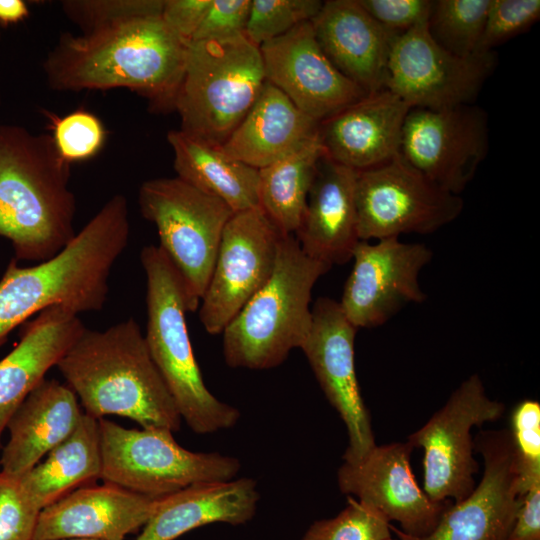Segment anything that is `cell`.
<instances>
[{"instance_id": "cell-10", "label": "cell", "mask_w": 540, "mask_h": 540, "mask_svg": "<svg viewBox=\"0 0 540 540\" xmlns=\"http://www.w3.org/2000/svg\"><path fill=\"white\" fill-rule=\"evenodd\" d=\"M505 405L491 399L478 374L470 375L446 403L406 440L423 449V490L435 502H458L475 488L478 462L471 430L498 420Z\"/></svg>"}, {"instance_id": "cell-19", "label": "cell", "mask_w": 540, "mask_h": 540, "mask_svg": "<svg viewBox=\"0 0 540 540\" xmlns=\"http://www.w3.org/2000/svg\"><path fill=\"white\" fill-rule=\"evenodd\" d=\"M266 81L319 123L368 93L344 76L304 22L260 47Z\"/></svg>"}, {"instance_id": "cell-37", "label": "cell", "mask_w": 540, "mask_h": 540, "mask_svg": "<svg viewBox=\"0 0 540 540\" xmlns=\"http://www.w3.org/2000/svg\"><path fill=\"white\" fill-rule=\"evenodd\" d=\"M539 18V0H490L477 52L493 51L528 31Z\"/></svg>"}, {"instance_id": "cell-11", "label": "cell", "mask_w": 540, "mask_h": 540, "mask_svg": "<svg viewBox=\"0 0 540 540\" xmlns=\"http://www.w3.org/2000/svg\"><path fill=\"white\" fill-rule=\"evenodd\" d=\"M360 241L433 233L454 221L464 208L460 195L438 186L400 154L360 171L356 180Z\"/></svg>"}, {"instance_id": "cell-14", "label": "cell", "mask_w": 540, "mask_h": 540, "mask_svg": "<svg viewBox=\"0 0 540 540\" xmlns=\"http://www.w3.org/2000/svg\"><path fill=\"white\" fill-rule=\"evenodd\" d=\"M489 150L486 112L474 105L444 109L411 108L400 155L443 189L460 195Z\"/></svg>"}, {"instance_id": "cell-25", "label": "cell", "mask_w": 540, "mask_h": 540, "mask_svg": "<svg viewBox=\"0 0 540 540\" xmlns=\"http://www.w3.org/2000/svg\"><path fill=\"white\" fill-rule=\"evenodd\" d=\"M76 394L57 379H43L7 423L9 439L0 456L1 471L23 475L76 428L82 415Z\"/></svg>"}, {"instance_id": "cell-13", "label": "cell", "mask_w": 540, "mask_h": 540, "mask_svg": "<svg viewBox=\"0 0 540 540\" xmlns=\"http://www.w3.org/2000/svg\"><path fill=\"white\" fill-rule=\"evenodd\" d=\"M283 237L260 207L233 213L199 305L200 321L209 334L222 333L267 283Z\"/></svg>"}, {"instance_id": "cell-1", "label": "cell", "mask_w": 540, "mask_h": 540, "mask_svg": "<svg viewBox=\"0 0 540 540\" xmlns=\"http://www.w3.org/2000/svg\"><path fill=\"white\" fill-rule=\"evenodd\" d=\"M161 16L130 20L90 33L61 34L43 70L58 92L126 88L150 110H174L187 47Z\"/></svg>"}, {"instance_id": "cell-23", "label": "cell", "mask_w": 540, "mask_h": 540, "mask_svg": "<svg viewBox=\"0 0 540 540\" xmlns=\"http://www.w3.org/2000/svg\"><path fill=\"white\" fill-rule=\"evenodd\" d=\"M357 173L324 155L318 164L302 222L294 234L309 257L329 267L350 261L360 242Z\"/></svg>"}, {"instance_id": "cell-47", "label": "cell", "mask_w": 540, "mask_h": 540, "mask_svg": "<svg viewBox=\"0 0 540 540\" xmlns=\"http://www.w3.org/2000/svg\"><path fill=\"white\" fill-rule=\"evenodd\" d=\"M0 37H1V32H0Z\"/></svg>"}, {"instance_id": "cell-15", "label": "cell", "mask_w": 540, "mask_h": 540, "mask_svg": "<svg viewBox=\"0 0 540 540\" xmlns=\"http://www.w3.org/2000/svg\"><path fill=\"white\" fill-rule=\"evenodd\" d=\"M483 458L480 483L462 500L450 504L436 527L416 537L390 524L399 540H507L522 492L517 457L509 429L484 430L474 440Z\"/></svg>"}, {"instance_id": "cell-34", "label": "cell", "mask_w": 540, "mask_h": 540, "mask_svg": "<svg viewBox=\"0 0 540 540\" xmlns=\"http://www.w3.org/2000/svg\"><path fill=\"white\" fill-rule=\"evenodd\" d=\"M164 0H66L61 2L65 16L81 33L139 18L161 16Z\"/></svg>"}, {"instance_id": "cell-36", "label": "cell", "mask_w": 540, "mask_h": 540, "mask_svg": "<svg viewBox=\"0 0 540 540\" xmlns=\"http://www.w3.org/2000/svg\"><path fill=\"white\" fill-rule=\"evenodd\" d=\"M522 495L540 483V403L534 399L519 402L511 415V429Z\"/></svg>"}, {"instance_id": "cell-2", "label": "cell", "mask_w": 540, "mask_h": 540, "mask_svg": "<svg viewBox=\"0 0 540 540\" xmlns=\"http://www.w3.org/2000/svg\"><path fill=\"white\" fill-rule=\"evenodd\" d=\"M129 233L127 199L115 194L53 258L29 267L11 260L0 280V346L17 326L49 307L100 311Z\"/></svg>"}, {"instance_id": "cell-24", "label": "cell", "mask_w": 540, "mask_h": 540, "mask_svg": "<svg viewBox=\"0 0 540 540\" xmlns=\"http://www.w3.org/2000/svg\"><path fill=\"white\" fill-rule=\"evenodd\" d=\"M85 329L78 314L60 306L25 323L16 347L0 360V450L13 413Z\"/></svg>"}, {"instance_id": "cell-40", "label": "cell", "mask_w": 540, "mask_h": 540, "mask_svg": "<svg viewBox=\"0 0 540 540\" xmlns=\"http://www.w3.org/2000/svg\"><path fill=\"white\" fill-rule=\"evenodd\" d=\"M252 0H211L193 40L227 39L245 33Z\"/></svg>"}, {"instance_id": "cell-45", "label": "cell", "mask_w": 540, "mask_h": 540, "mask_svg": "<svg viewBox=\"0 0 540 540\" xmlns=\"http://www.w3.org/2000/svg\"><path fill=\"white\" fill-rule=\"evenodd\" d=\"M385 540H399V539H394V538L391 536V537H389V538H387V539H385Z\"/></svg>"}, {"instance_id": "cell-17", "label": "cell", "mask_w": 540, "mask_h": 540, "mask_svg": "<svg viewBox=\"0 0 540 540\" xmlns=\"http://www.w3.org/2000/svg\"><path fill=\"white\" fill-rule=\"evenodd\" d=\"M432 255L425 244L402 242L398 237L374 244L360 241L339 301L346 318L357 329L377 327L405 305L424 302L419 275Z\"/></svg>"}, {"instance_id": "cell-32", "label": "cell", "mask_w": 540, "mask_h": 540, "mask_svg": "<svg viewBox=\"0 0 540 540\" xmlns=\"http://www.w3.org/2000/svg\"><path fill=\"white\" fill-rule=\"evenodd\" d=\"M390 522L374 507L353 497L335 517L316 520L301 540H385Z\"/></svg>"}, {"instance_id": "cell-21", "label": "cell", "mask_w": 540, "mask_h": 540, "mask_svg": "<svg viewBox=\"0 0 540 540\" xmlns=\"http://www.w3.org/2000/svg\"><path fill=\"white\" fill-rule=\"evenodd\" d=\"M158 500L109 483L81 487L41 510L33 540H124L143 528Z\"/></svg>"}, {"instance_id": "cell-20", "label": "cell", "mask_w": 540, "mask_h": 540, "mask_svg": "<svg viewBox=\"0 0 540 540\" xmlns=\"http://www.w3.org/2000/svg\"><path fill=\"white\" fill-rule=\"evenodd\" d=\"M411 107L384 88L319 123L325 156L357 172L400 154L402 130Z\"/></svg>"}, {"instance_id": "cell-12", "label": "cell", "mask_w": 540, "mask_h": 540, "mask_svg": "<svg viewBox=\"0 0 540 540\" xmlns=\"http://www.w3.org/2000/svg\"><path fill=\"white\" fill-rule=\"evenodd\" d=\"M496 63L494 51L467 57L448 52L431 38L425 22L395 38L385 88L411 108L437 110L474 104Z\"/></svg>"}, {"instance_id": "cell-35", "label": "cell", "mask_w": 540, "mask_h": 540, "mask_svg": "<svg viewBox=\"0 0 540 540\" xmlns=\"http://www.w3.org/2000/svg\"><path fill=\"white\" fill-rule=\"evenodd\" d=\"M49 118L55 146L67 162L90 159L102 149L106 130L95 114L79 109L63 117Z\"/></svg>"}, {"instance_id": "cell-18", "label": "cell", "mask_w": 540, "mask_h": 540, "mask_svg": "<svg viewBox=\"0 0 540 540\" xmlns=\"http://www.w3.org/2000/svg\"><path fill=\"white\" fill-rule=\"evenodd\" d=\"M407 442L375 445L357 463L343 462L337 471L340 491L377 509L408 535H428L452 502H435L418 485Z\"/></svg>"}, {"instance_id": "cell-22", "label": "cell", "mask_w": 540, "mask_h": 540, "mask_svg": "<svg viewBox=\"0 0 540 540\" xmlns=\"http://www.w3.org/2000/svg\"><path fill=\"white\" fill-rule=\"evenodd\" d=\"M311 22L319 46L344 76L368 94L385 88L398 35L384 29L358 0L325 1Z\"/></svg>"}, {"instance_id": "cell-41", "label": "cell", "mask_w": 540, "mask_h": 540, "mask_svg": "<svg viewBox=\"0 0 540 540\" xmlns=\"http://www.w3.org/2000/svg\"><path fill=\"white\" fill-rule=\"evenodd\" d=\"M211 0H164L161 19L181 40L190 43Z\"/></svg>"}, {"instance_id": "cell-29", "label": "cell", "mask_w": 540, "mask_h": 540, "mask_svg": "<svg viewBox=\"0 0 540 540\" xmlns=\"http://www.w3.org/2000/svg\"><path fill=\"white\" fill-rule=\"evenodd\" d=\"M98 420L83 413L74 431L42 463L21 475L24 488L42 510L101 477Z\"/></svg>"}, {"instance_id": "cell-7", "label": "cell", "mask_w": 540, "mask_h": 540, "mask_svg": "<svg viewBox=\"0 0 540 540\" xmlns=\"http://www.w3.org/2000/svg\"><path fill=\"white\" fill-rule=\"evenodd\" d=\"M266 81L260 48L245 34L191 41L174 111L180 130L221 147Z\"/></svg>"}, {"instance_id": "cell-33", "label": "cell", "mask_w": 540, "mask_h": 540, "mask_svg": "<svg viewBox=\"0 0 540 540\" xmlns=\"http://www.w3.org/2000/svg\"><path fill=\"white\" fill-rule=\"evenodd\" d=\"M323 2L319 0H252L245 36L256 46L312 21Z\"/></svg>"}, {"instance_id": "cell-5", "label": "cell", "mask_w": 540, "mask_h": 540, "mask_svg": "<svg viewBox=\"0 0 540 540\" xmlns=\"http://www.w3.org/2000/svg\"><path fill=\"white\" fill-rule=\"evenodd\" d=\"M330 268L309 257L294 235L284 236L269 280L222 332L228 366L270 369L301 349L312 325L313 287Z\"/></svg>"}, {"instance_id": "cell-9", "label": "cell", "mask_w": 540, "mask_h": 540, "mask_svg": "<svg viewBox=\"0 0 540 540\" xmlns=\"http://www.w3.org/2000/svg\"><path fill=\"white\" fill-rule=\"evenodd\" d=\"M101 477L148 497L160 498L194 484L236 478L240 461L218 452H193L164 428L129 429L98 419Z\"/></svg>"}, {"instance_id": "cell-42", "label": "cell", "mask_w": 540, "mask_h": 540, "mask_svg": "<svg viewBox=\"0 0 540 540\" xmlns=\"http://www.w3.org/2000/svg\"><path fill=\"white\" fill-rule=\"evenodd\" d=\"M507 540H540V483L521 497Z\"/></svg>"}, {"instance_id": "cell-27", "label": "cell", "mask_w": 540, "mask_h": 540, "mask_svg": "<svg viewBox=\"0 0 540 540\" xmlns=\"http://www.w3.org/2000/svg\"><path fill=\"white\" fill-rule=\"evenodd\" d=\"M318 129V121L265 81L256 101L220 149L259 170L299 149L318 134Z\"/></svg>"}, {"instance_id": "cell-46", "label": "cell", "mask_w": 540, "mask_h": 540, "mask_svg": "<svg viewBox=\"0 0 540 540\" xmlns=\"http://www.w3.org/2000/svg\"><path fill=\"white\" fill-rule=\"evenodd\" d=\"M0 102H1V96H0Z\"/></svg>"}, {"instance_id": "cell-16", "label": "cell", "mask_w": 540, "mask_h": 540, "mask_svg": "<svg viewBox=\"0 0 540 540\" xmlns=\"http://www.w3.org/2000/svg\"><path fill=\"white\" fill-rule=\"evenodd\" d=\"M356 332L339 302L321 297L312 307L311 329L301 347L327 400L346 426L348 446L342 458L350 464L362 460L376 445L356 375Z\"/></svg>"}, {"instance_id": "cell-8", "label": "cell", "mask_w": 540, "mask_h": 540, "mask_svg": "<svg viewBox=\"0 0 540 540\" xmlns=\"http://www.w3.org/2000/svg\"><path fill=\"white\" fill-rule=\"evenodd\" d=\"M142 216L158 232L159 248L181 281L188 312L198 309L222 233L233 211L220 199L180 178H155L138 191Z\"/></svg>"}, {"instance_id": "cell-3", "label": "cell", "mask_w": 540, "mask_h": 540, "mask_svg": "<svg viewBox=\"0 0 540 540\" xmlns=\"http://www.w3.org/2000/svg\"><path fill=\"white\" fill-rule=\"evenodd\" d=\"M70 176L51 134L0 125V236L16 260L47 261L75 237Z\"/></svg>"}, {"instance_id": "cell-43", "label": "cell", "mask_w": 540, "mask_h": 540, "mask_svg": "<svg viewBox=\"0 0 540 540\" xmlns=\"http://www.w3.org/2000/svg\"><path fill=\"white\" fill-rule=\"evenodd\" d=\"M29 15L28 5L23 0H0V24L17 23Z\"/></svg>"}, {"instance_id": "cell-31", "label": "cell", "mask_w": 540, "mask_h": 540, "mask_svg": "<svg viewBox=\"0 0 540 540\" xmlns=\"http://www.w3.org/2000/svg\"><path fill=\"white\" fill-rule=\"evenodd\" d=\"M490 0H436L427 21L431 38L443 49L467 57L477 53Z\"/></svg>"}, {"instance_id": "cell-26", "label": "cell", "mask_w": 540, "mask_h": 540, "mask_svg": "<svg viewBox=\"0 0 540 540\" xmlns=\"http://www.w3.org/2000/svg\"><path fill=\"white\" fill-rule=\"evenodd\" d=\"M259 500L253 478L194 484L159 498L135 540H175L212 523L245 524L255 516Z\"/></svg>"}, {"instance_id": "cell-30", "label": "cell", "mask_w": 540, "mask_h": 540, "mask_svg": "<svg viewBox=\"0 0 540 540\" xmlns=\"http://www.w3.org/2000/svg\"><path fill=\"white\" fill-rule=\"evenodd\" d=\"M324 155L317 134L299 149L259 169V207L282 235H294L300 227Z\"/></svg>"}, {"instance_id": "cell-39", "label": "cell", "mask_w": 540, "mask_h": 540, "mask_svg": "<svg viewBox=\"0 0 540 540\" xmlns=\"http://www.w3.org/2000/svg\"><path fill=\"white\" fill-rule=\"evenodd\" d=\"M384 29L400 35L428 21L431 0H358Z\"/></svg>"}, {"instance_id": "cell-38", "label": "cell", "mask_w": 540, "mask_h": 540, "mask_svg": "<svg viewBox=\"0 0 540 540\" xmlns=\"http://www.w3.org/2000/svg\"><path fill=\"white\" fill-rule=\"evenodd\" d=\"M40 512L21 475L0 470V540H33Z\"/></svg>"}, {"instance_id": "cell-28", "label": "cell", "mask_w": 540, "mask_h": 540, "mask_svg": "<svg viewBox=\"0 0 540 540\" xmlns=\"http://www.w3.org/2000/svg\"><path fill=\"white\" fill-rule=\"evenodd\" d=\"M167 141L177 177L223 201L234 213L259 207V170L180 129Z\"/></svg>"}, {"instance_id": "cell-6", "label": "cell", "mask_w": 540, "mask_h": 540, "mask_svg": "<svg viewBox=\"0 0 540 540\" xmlns=\"http://www.w3.org/2000/svg\"><path fill=\"white\" fill-rule=\"evenodd\" d=\"M140 261L146 275L144 340L181 419L197 434L235 426L239 410L215 397L202 378L187 330L188 310L177 272L159 246L143 247Z\"/></svg>"}, {"instance_id": "cell-4", "label": "cell", "mask_w": 540, "mask_h": 540, "mask_svg": "<svg viewBox=\"0 0 540 540\" xmlns=\"http://www.w3.org/2000/svg\"><path fill=\"white\" fill-rule=\"evenodd\" d=\"M84 413L117 415L141 428L179 430L181 416L134 318L85 329L57 363Z\"/></svg>"}, {"instance_id": "cell-44", "label": "cell", "mask_w": 540, "mask_h": 540, "mask_svg": "<svg viewBox=\"0 0 540 540\" xmlns=\"http://www.w3.org/2000/svg\"><path fill=\"white\" fill-rule=\"evenodd\" d=\"M62 540H98V539H89V538H71V539H62Z\"/></svg>"}]
</instances>
